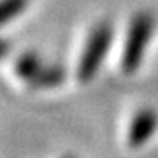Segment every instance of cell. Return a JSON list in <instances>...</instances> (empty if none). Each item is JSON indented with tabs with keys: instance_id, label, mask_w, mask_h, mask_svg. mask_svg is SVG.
<instances>
[{
	"instance_id": "1",
	"label": "cell",
	"mask_w": 158,
	"mask_h": 158,
	"mask_svg": "<svg viewBox=\"0 0 158 158\" xmlns=\"http://www.w3.org/2000/svg\"><path fill=\"white\" fill-rule=\"evenodd\" d=\"M114 28L109 21L98 23L95 28L91 30L90 37L86 40L83 56L77 65V79L81 83H90L98 72L102 65V60L107 55L111 42H113Z\"/></svg>"
},
{
	"instance_id": "2",
	"label": "cell",
	"mask_w": 158,
	"mask_h": 158,
	"mask_svg": "<svg viewBox=\"0 0 158 158\" xmlns=\"http://www.w3.org/2000/svg\"><path fill=\"white\" fill-rule=\"evenodd\" d=\"M153 30H155V19L149 12H139L134 16L121 55V70L125 74H132L139 69Z\"/></svg>"
},
{
	"instance_id": "3",
	"label": "cell",
	"mask_w": 158,
	"mask_h": 158,
	"mask_svg": "<svg viewBox=\"0 0 158 158\" xmlns=\"http://www.w3.org/2000/svg\"><path fill=\"white\" fill-rule=\"evenodd\" d=\"M158 127V116L153 109H141L134 116L128 130V142L132 148H139L155 134Z\"/></svg>"
},
{
	"instance_id": "4",
	"label": "cell",
	"mask_w": 158,
	"mask_h": 158,
	"mask_svg": "<svg viewBox=\"0 0 158 158\" xmlns=\"http://www.w3.org/2000/svg\"><path fill=\"white\" fill-rule=\"evenodd\" d=\"M63 79H65V69L62 65H49L40 69L28 81V85L34 90H44V88H55L62 85Z\"/></svg>"
},
{
	"instance_id": "5",
	"label": "cell",
	"mask_w": 158,
	"mask_h": 158,
	"mask_svg": "<svg viewBox=\"0 0 158 158\" xmlns=\"http://www.w3.org/2000/svg\"><path fill=\"white\" fill-rule=\"evenodd\" d=\"M40 69H42V60L34 51L23 53L16 62V74L21 79H27V81H30Z\"/></svg>"
},
{
	"instance_id": "6",
	"label": "cell",
	"mask_w": 158,
	"mask_h": 158,
	"mask_svg": "<svg viewBox=\"0 0 158 158\" xmlns=\"http://www.w3.org/2000/svg\"><path fill=\"white\" fill-rule=\"evenodd\" d=\"M28 0H0V27L25 11Z\"/></svg>"
},
{
	"instance_id": "7",
	"label": "cell",
	"mask_w": 158,
	"mask_h": 158,
	"mask_svg": "<svg viewBox=\"0 0 158 158\" xmlns=\"http://www.w3.org/2000/svg\"><path fill=\"white\" fill-rule=\"evenodd\" d=\"M9 49H11V48H9V44H7L4 39H0V60H2L4 56H7Z\"/></svg>"
},
{
	"instance_id": "8",
	"label": "cell",
	"mask_w": 158,
	"mask_h": 158,
	"mask_svg": "<svg viewBox=\"0 0 158 158\" xmlns=\"http://www.w3.org/2000/svg\"><path fill=\"white\" fill-rule=\"evenodd\" d=\"M63 158H74V156H63Z\"/></svg>"
}]
</instances>
